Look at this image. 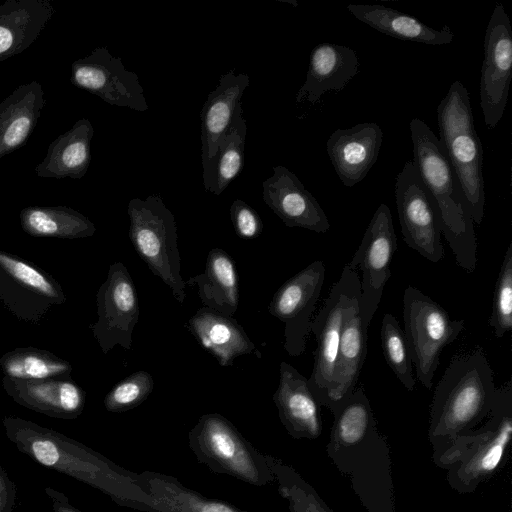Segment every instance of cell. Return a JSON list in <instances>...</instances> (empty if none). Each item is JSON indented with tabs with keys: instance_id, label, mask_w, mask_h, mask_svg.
<instances>
[{
	"instance_id": "8d00e7d4",
	"label": "cell",
	"mask_w": 512,
	"mask_h": 512,
	"mask_svg": "<svg viewBox=\"0 0 512 512\" xmlns=\"http://www.w3.org/2000/svg\"><path fill=\"white\" fill-rule=\"evenodd\" d=\"M489 326L497 338L512 329V243L507 247L495 283Z\"/></svg>"
},
{
	"instance_id": "f1b7e54d",
	"label": "cell",
	"mask_w": 512,
	"mask_h": 512,
	"mask_svg": "<svg viewBox=\"0 0 512 512\" xmlns=\"http://www.w3.org/2000/svg\"><path fill=\"white\" fill-rule=\"evenodd\" d=\"M185 285L197 286L204 307L233 317L239 304L238 274L233 258L223 249H211L204 271L189 278Z\"/></svg>"
},
{
	"instance_id": "d6a6232c",
	"label": "cell",
	"mask_w": 512,
	"mask_h": 512,
	"mask_svg": "<svg viewBox=\"0 0 512 512\" xmlns=\"http://www.w3.org/2000/svg\"><path fill=\"white\" fill-rule=\"evenodd\" d=\"M246 131V121L239 103L211 161L206 191L220 195L240 173L244 164Z\"/></svg>"
},
{
	"instance_id": "cb8c5ba5",
	"label": "cell",
	"mask_w": 512,
	"mask_h": 512,
	"mask_svg": "<svg viewBox=\"0 0 512 512\" xmlns=\"http://www.w3.org/2000/svg\"><path fill=\"white\" fill-rule=\"evenodd\" d=\"M186 327L220 366H231L237 357L256 351L246 331L233 317L208 307L199 309L187 321Z\"/></svg>"
},
{
	"instance_id": "e575fe53",
	"label": "cell",
	"mask_w": 512,
	"mask_h": 512,
	"mask_svg": "<svg viewBox=\"0 0 512 512\" xmlns=\"http://www.w3.org/2000/svg\"><path fill=\"white\" fill-rule=\"evenodd\" d=\"M278 493L290 512H334L316 490L290 465L266 454Z\"/></svg>"
},
{
	"instance_id": "7a4b0ae2",
	"label": "cell",
	"mask_w": 512,
	"mask_h": 512,
	"mask_svg": "<svg viewBox=\"0 0 512 512\" xmlns=\"http://www.w3.org/2000/svg\"><path fill=\"white\" fill-rule=\"evenodd\" d=\"M495 391L494 373L481 347L455 355L431 402L428 438L433 453L482 424L493 406Z\"/></svg>"
},
{
	"instance_id": "ba28073f",
	"label": "cell",
	"mask_w": 512,
	"mask_h": 512,
	"mask_svg": "<svg viewBox=\"0 0 512 512\" xmlns=\"http://www.w3.org/2000/svg\"><path fill=\"white\" fill-rule=\"evenodd\" d=\"M403 321L416 379L430 390L443 349L457 339L465 321L452 320L441 305L413 286L403 294Z\"/></svg>"
},
{
	"instance_id": "83f0119b",
	"label": "cell",
	"mask_w": 512,
	"mask_h": 512,
	"mask_svg": "<svg viewBox=\"0 0 512 512\" xmlns=\"http://www.w3.org/2000/svg\"><path fill=\"white\" fill-rule=\"evenodd\" d=\"M347 10L369 27L400 40L445 45L454 39L447 24L436 30L416 17L380 4H349Z\"/></svg>"
},
{
	"instance_id": "7c38bea8",
	"label": "cell",
	"mask_w": 512,
	"mask_h": 512,
	"mask_svg": "<svg viewBox=\"0 0 512 512\" xmlns=\"http://www.w3.org/2000/svg\"><path fill=\"white\" fill-rule=\"evenodd\" d=\"M395 202L403 239L430 262L444 257L441 230L429 193L412 160L406 161L395 182Z\"/></svg>"
},
{
	"instance_id": "2e32d148",
	"label": "cell",
	"mask_w": 512,
	"mask_h": 512,
	"mask_svg": "<svg viewBox=\"0 0 512 512\" xmlns=\"http://www.w3.org/2000/svg\"><path fill=\"white\" fill-rule=\"evenodd\" d=\"M96 298L98 321L91 329L101 350L107 354L116 345L130 350L140 306L134 282L123 263L110 265Z\"/></svg>"
},
{
	"instance_id": "9c48e42d",
	"label": "cell",
	"mask_w": 512,
	"mask_h": 512,
	"mask_svg": "<svg viewBox=\"0 0 512 512\" xmlns=\"http://www.w3.org/2000/svg\"><path fill=\"white\" fill-rule=\"evenodd\" d=\"M360 295L359 273L345 264L313 317L310 332L315 336L317 347L308 386L320 406L329 404L342 329L349 310L359 302Z\"/></svg>"
},
{
	"instance_id": "836d02e7",
	"label": "cell",
	"mask_w": 512,
	"mask_h": 512,
	"mask_svg": "<svg viewBox=\"0 0 512 512\" xmlns=\"http://www.w3.org/2000/svg\"><path fill=\"white\" fill-rule=\"evenodd\" d=\"M0 367L6 377L19 380L69 377L72 370L69 362L36 348H20L4 354Z\"/></svg>"
},
{
	"instance_id": "ffe728a7",
	"label": "cell",
	"mask_w": 512,
	"mask_h": 512,
	"mask_svg": "<svg viewBox=\"0 0 512 512\" xmlns=\"http://www.w3.org/2000/svg\"><path fill=\"white\" fill-rule=\"evenodd\" d=\"M279 372V385L272 399L283 427L297 440L318 438L322 433L320 405L308 386V379L284 361Z\"/></svg>"
},
{
	"instance_id": "e0dca14e",
	"label": "cell",
	"mask_w": 512,
	"mask_h": 512,
	"mask_svg": "<svg viewBox=\"0 0 512 512\" xmlns=\"http://www.w3.org/2000/svg\"><path fill=\"white\" fill-rule=\"evenodd\" d=\"M71 83L105 101L137 112L149 109L136 73L125 68L120 57L106 47H97L89 55L73 62Z\"/></svg>"
},
{
	"instance_id": "52a82bcc",
	"label": "cell",
	"mask_w": 512,
	"mask_h": 512,
	"mask_svg": "<svg viewBox=\"0 0 512 512\" xmlns=\"http://www.w3.org/2000/svg\"><path fill=\"white\" fill-rule=\"evenodd\" d=\"M129 239L138 256L152 273L166 284L174 298L183 304L185 281L181 276L177 226L173 213L161 197L133 198L128 204Z\"/></svg>"
},
{
	"instance_id": "60d3db41",
	"label": "cell",
	"mask_w": 512,
	"mask_h": 512,
	"mask_svg": "<svg viewBox=\"0 0 512 512\" xmlns=\"http://www.w3.org/2000/svg\"><path fill=\"white\" fill-rule=\"evenodd\" d=\"M45 493L54 512H83L72 505L67 495L52 487H46Z\"/></svg>"
},
{
	"instance_id": "d6986e66",
	"label": "cell",
	"mask_w": 512,
	"mask_h": 512,
	"mask_svg": "<svg viewBox=\"0 0 512 512\" xmlns=\"http://www.w3.org/2000/svg\"><path fill=\"white\" fill-rule=\"evenodd\" d=\"M383 140L374 122L336 129L326 143L327 153L342 184L353 187L362 181L376 163Z\"/></svg>"
},
{
	"instance_id": "277c9868",
	"label": "cell",
	"mask_w": 512,
	"mask_h": 512,
	"mask_svg": "<svg viewBox=\"0 0 512 512\" xmlns=\"http://www.w3.org/2000/svg\"><path fill=\"white\" fill-rule=\"evenodd\" d=\"M512 438V381L496 387L488 417L480 427L459 435L433 453L435 464L447 470V481L459 493L474 492L502 465Z\"/></svg>"
},
{
	"instance_id": "5bb4252c",
	"label": "cell",
	"mask_w": 512,
	"mask_h": 512,
	"mask_svg": "<svg viewBox=\"0 0 512 512\" xmlns=\"http://www.w3.org/2000/svg\"><path fill=\"white\" fill-rule=\"evenodd\" d=\"M512 79V29L504 6L496 4L484 37L481 68L480 107L488 129H494L504 115Z\"/></svg>"
},
{
	"instance_id": "30bf717a",
	"label": "cell",
	"mask_w": 512,
	"mask_h": 512,
	"mask_svg": "<svg viewBox=\"0 0 512 512\" xmlns=\"http://www.w3.org/2000/svg\"><path fill=\"white\" fill-rule=\"evenodd\" d=\"M362 458L351 447L329 442L327 454L349 476L352 487L368 512H394L391 457L377 424L361 440Z\"/></svg>"
},
{
	"instance_id": "484cf974",
	"label": "cell",
	"mask_w": 512,
	"mask_h": 512,
	"mask_svg": "<svg viewBox=\"0 0 512 512\" xmlns=\"http://www.w3.org/2000/svg\"><path fill=\"white\" fill-rule=\"evenodd\" d=\"M45 105L38 81L18 86L0 103V160L24 146Z\"/></svg>"
},
{
	"instance_id": "3957f363",
	"label": "cell",
	"mask_w": 512,
	"mask_h": 512,
	"mask_svg": "<svg viewBox=\"0 0 512 512\" xmlns=\"http://www.w3.org/2000/svg\"><path fill=\"white\" fill-rule=\"evenodd\" d=\"M413 163L431 198L441 234L457 264L472 273L477 263V240L471 208L438 137L421 119L409 123Z\"/></svg>"
},
{
	"instance_id": "ab89813d",
	"label": "cell",
	"mask_w": 512,
	"mask_h": 512,
	"mask_svg": "<svg viewBox=\"0 0 512 512\" xmlns=\"http://www.w3.org/2000/svg\"><path fill=\"white\" fill-rule=\"evenodd\" d=\"M17 505V486L0 463V512H14Z\"/></svg>"
},
{
	"instance_id": "4316f807",
	"label": "cell",
	"mask_w": 512,
	"mask_h": 512,
	"mask_svg": "<svg viewBox=\"0 0 512 512\" xmlns=\"http://www.w3.org/2000/svg\"><path fill=\"white\" fill-rule=\"evenodd\" d=\"M94 128L86 118L77 120L65 133L51 142L46 156L35 172L42 178L81 179L88 171L91 160V140Z\"/></svg>"
},
{
	"instance_id": "5b68a950",
	"label": "cell",
	"mask_w": 512,
	"mask_h": 512,
	"mask_svg": "<svg viewBox=\"0 0 512 512\" xmlns=\"http://www.w3.org/2000/svg\"><path fill=\"white\" fill-rule=\"evenodd\" d=\"M441 146L471 208L474 224L484 216L483 150L475 130L469 93L455 80L437 107Z\"/></svg>"
},
{
	"instance_id": "603a6c76",
	"label": "cell",
	"mask_w": 512,
	"mask_h": 512,
	"mask_svg": "<svg viewBox=\"0 0 512 512\" xmlns=\"http://www.w3.org/2000/svg\"><path fill=\"white\" fill-rule=\"evenodd\" d=\"M359 59L350 47L320 43L310 53L304 84L296 94V103L315 104L329 91H342L359 72Z\"/></svg>"
},
{
	"instance_id": "4dcf8cb0",
	"label": "cell",
	"mask_w": 512,
	"mask_h": 512,
	"mask_svg": "<svg viewBox=\"0 0 512 512\" xmlns=\"http://www.w3.org/2000/svg\"><path fill=\"white\" fill-rule=\"evenodd\" d=\"M139 475L153 499L154 512H248L229 502L208 498L173 476L153 471Z\"/></svg>"
},
{
	"instance_id": "9a60e30c",
	"label": "cell",
	"mask_w": 512,
	"mask_h": 512,
	"mask_svg": "<svg viewBox=\"0 0 512 512\" xmlns=\"http://www.w3.org/2000/svg\"><path fill=\"white\" fill-rule=\"evenodd\" d=\"M59 284L29 262L0 251V300L17 318L37 323L65 302Z\"/></svg>"
},
{
	"instance_id": "ac0fdd59",
	"label": "cell",
	"mask_w": 512,
	"mask_h": 512,
	"mask_svg": "<svg viewBox=\"0 0 512 512\" xmlns=\"http://www.w3.org/2000/svg\"><path fill=\"white\" fill-rule=\"evenodd\" d=\"M265 204L289 228L299 227L317 233L330 229L328 217L316 198L288 168L273 167V175L262 183Z\"/></svg>"
},
{
	"instance_id": "d4e9b609",
	"label": "cell",
	"mask_w": 512,
	"mask_h": 512,
	"mask_svg": "<svg viewBox=\"0 0 512 512\" xmlns=\"http://www.w3.org/2000/svg\"><path fill=\"white\" fill-rule=\"evenodd\" d=\"M55 13L49 0H7L0 5V62L29 48Z\"/></svg>"
},
{
	"instance_id": "74e56055",
	"label": "cell",
	"mask_w": 512,
	"mask_h": 512,
	"mask_svg": "<svg viewBox=\"0 0 512 512\" xmlns=\"http://www.w3.org/2000/svg\"><path fill=\"white\" fill-rule=\"evenodd\" d=\"M154 388L150 373L140 370L117 383L105 396L104 407L112 413H122L143 403Z\"/></svg>"
},
{
	"instance_id": "f35d334b",
	"label": "cell",
	"mask_w": 512,
	"mask_h": 512,
	"mask_svg": "<svg viewBox=\"0 0 512 512\" xmlns=\"http://www.w3.org/2000/svg\"><path fill=\"white\" fill-rule=\"evenodd\" d=\"M230 217L237 236L241 239H255L262 233L263 222L254 208L241 199L233 201Z\"/></svg>"
},
{
	"instance_id": "7402d4cb",
	"label": "cell",
	"mask_w": 512,
	"mask_h": 512,
	"mask_svg": "<svg viewBox=\"0 0 512 512\" xmlns=\"http://www.w3.org/2000/svg\"><path fill=\"white\" fill-rule=\"evenodd\" d=\"M249 76L230 70L223 74L218 86L207 97L201 110V157L206 189L209 170L219 141L230 126L241 97L249 86Z\"/></svg>"
},
{
	"instance_id": "8992f818",
	"label": "cell",
	"mask_w": 512,
	"mask_h": 512,
	"mask_svg": "<svg viewBox=\"0 0 512 512\" xmlns=\"http://www.w3.org/2000/svg\"><path fill=\"white\" fill-rule=\"evenodd\" d=\"M188 446L197 461L256 487L274 482L266 454L257 450L226 417L203 414L188 432Z\"/></svg>"
},
{
	"instance_id": "4fadbf2b",
	"label": "cell",
	"mask_w": 512,
	"mask_h": 512,
	"mask_svg": "<svg viewBox=\"0 0 512 512\" xmlns=\"http://www.w3.org/2000/svg\"><path fill=\"white\" fill-rule=\"evenodd\" d=\"M324 279V263L315 260L285 281L271 299L268 311L284 324V349L290 356L305 351Z\"/></svg>"
},
{
	"instance_id": "44dd1931",
	"label": "cell",
	"mask_w": 512,
	"mask_h": 512,
	"mask_svg": "<svg viewBox=\"0 0 512 512\" xmlns=\"http://www.w3.org/2000/svg\"><path fill=\"white\" fill-rule=\"evenodd\" d=\"M2 385L18 404L60 419H75L85 406V392L70 379L19 380L4 377Z\"/></svg>"
},
{
	"instance_id": "f546056e",
	"label": "cell",
	"mask_w": 512,
	"mask_h": 512,
	"mask_svg": "<svg viewBox=\"0 0 512 512\" xmlns=\"http://www.w3.org/2000/svg\"><path fill=\"white\" fill-rule=\"evenodd\" d=\"M367 331L359 315V302H356L349 310L342 329L328 409L356 389L367 355Z\"/></svg>"
},
{
	"instance_id": "8fae6325",
	"label": "cell",
	"mask_w": 512,
	"mask_h": 512,
	"mask_svg": "<svg viewBox=\"0 0 512 512\" xmlns=\"http://www.w3.org/2000/svg\"><path fill=\"white\" fill-rule=\"evenodd\" d=\"M396 249L397 237L391 211L383 203L373 214L358 249L346 263L350 268L362 272L359 315L367 330L391 277L390 264Z\"/></svg>"
},
{
	"instance_id": "1f68e13d",
	"label": "cell",
	"mask_w": 512,
	"mask_h": 512,
	"mask_svg": "<svg viewBox=\"0 0 512 512\" xmlns=\"http://www.w3.org/2000/svg\"><path fill=\"white\" fill-rule=\"evenodd\" d=\"M22 229L34 237L76 239L92 236L96 227L86 216L66 206H30L21 210Z\"/></svg>"
},
{
	"instance_id": "d590c367",
	"label": "cell",
	"mask_w": 512,
	"mask_h": 512,
	"mask_svg": "<svg viewBox=\"0 0 512 512\" xmlns=\"http://www.w3.org/2000/svg\"><path fill=\"white\" fill-rule=\"evenodd\" d=\"M381 346L384 358L400 383L413 391L416 379L409 346L398 320L389 313L384 314L381 325Z\"/></svg>"
},
{
	"instance_id": "6da1fadb",
	"label": "cell",
	"mask_w": 512,
	"mask_h": 512,
	"mask_svg": "<svg viewBox=\"0 0 512 512\" xmlns=\"http://www.w3.org/2000/svg\"><path fill=\"white\" fill-rule=\"evenodd\" d=\"M5 434L18 451L41 466L65 474L101 491L119 506L154 512L152 497L140 475L58 431L32 421L5 416Z\"/></svg>"
}]
</instances>
